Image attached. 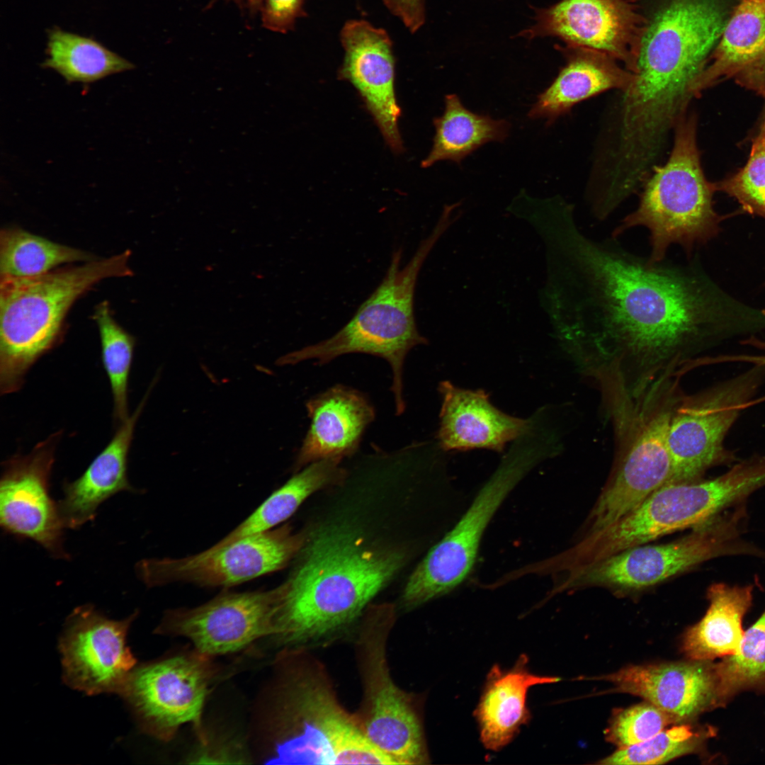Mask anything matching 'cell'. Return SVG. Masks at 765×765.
<instances>
[{"mask_svg":"<svg viewBox=\"0 0 765 765\" xmlns=\"http://www.w3.org/2000/svg\"><path fill=\"white\" fill-rule=\"evenodd\" d=\"M574 212L558 200L530 220L545 249L542 306L560 346L584 370L638 395L704 336L706 288L691 267L651 263L618 239L590 237Z\"/></svg>","mask_w":765,"mask_h":765,"instance_id":"obj_1","label":"cell"},{"mask_svg":"<svg viewBox=\"0 0 765 765\" xmlns=\"http://www.w3.org/2000/svg\"><path fill=\"white\" fill-rule=\"evenodd\" d=\"M398 548L370 542L353 526L307 533L288 578L277 586L273 639L306 647L346 629L406 561Z\"/></svg>","mask_w":765,"mask_h":765,"instance_id":"obj_2","label":"cell"},{"mask_svg":"<svg viewBox=\"0 0 765 765\" xmlns=\"http://www.w3.org/2000/svg\"><path fill=\"white\" fill-rule=\"evenodd\" d=\"M620 117L649 137L669 135L695 98L693 86L727 22L718 0H657L648 15Z\"/></svg>","mask_w":765,"mask_h":765,"instance_id":"obj_3","label":"cell"},{"mask_svg":"<svg viewBox=\"0 0 765 765\" xmlns=\"http://www.w3.org/2000/svg\"><path fill=\"white\" fill-rule=\"evenodd\" d=\"M261 711L266 762L395 764L340 703L324 664L306 647L283 648Z\"/></svg>","mask_w":765,"mask_h":765,"instance_id":"obj_4","label":"cell"},{"mask_svg":"<svg viewBox=\"0 0 765 765\" xmlns=\"http://www.w3.org/2000/svg\"><path fill=\"white\" fill-rule=\"evenodd\" d=\"M130 251L27 278H0V392L18 391L30 368L56 347L73 304L99 281L130 276Z\"/></svg>","mask_w":765,"mask_h":765,"instance_id":"obj_5","label":"cell"},{"mask_svg":"<svg viewBox=\"0 0 765 765\" xmlns=\"http://www.w3.org/2000/svg\"><path fill=\"white\" fill-rule=\"evenodd\" d=\"M460 217L446 205L429 234L419 243L403 267L401 249L393 251L380 283L359 306L351 319L327 339L307 346L280 358L279 364H295L315 360L317 365L329 363L348 353H361L384 358L392 373L391 390L396 414L405 409L403 396V366L409 351L427 344L418 331L414 314V293L420 270L433 248Z\"/></svg>","mask_w":765,"mask_h":765,"instance_id":"obj_6","label":"cell"},{"mask_svg":"<svg viewBox=\"0 0 765 765\" xmlns=\"http://www.w3.org/2000/svg\"><path fill=\"white\" fill-rule=\"evenodd\" d=\"M674 135L667 161L654 167L642 186L638 207L621 220L611 236L618 239L633 228H645L651 263L664 261L672 245L691 256L696 246L718 234L722 218L714 209L715 184L707 180L701 164L696 115L681 117Z\"/></svg>","mask_w":765,"mask_h":765,"instance_id":"obj_7","label":"cell"},{"mask_svg":"<svg viewBox=\"0 0 765 765\" xmlns=\"http://www.w3.org/2000/svg\"><path fill=\"white\" fill-rule=\"evenodd\" d=\"M498 468L481 488L455 526L414 569L402 604L414 608L452 591L475 564L481 538L493 515L519 481L553 453L548 438L531 430L515 441Z\"/></svg>","mask_w":765,"mask_h":765,"instance_id":"obj_8","label":"cell"},{"mask_svg":"<svg viewBox=\"0 0 765 765\" xmlns=\"http://www.w3.org/2000/svg\"><path fill=\"white\" fill-rule=\"evenodd\" d=\"M356 641L362 701L353 713L369 741L395 764L429 761L423 725L413 696L392 678L387 642L395 621L390 604L369 605L363 613Z\"/></svg>","mask_w":765,"mask_h":765,"instance_id":"obj_9","label":"cell"},{"mask_svg":"<svg viewBox=\"0 0 765 765\" xmlns=\"http://www.w3.org/2000/svg\"><path fill=\"white\" fill-rule=\"evenodd\" d=\"M734 484L725 475L668 483L608 527L586 535L549 561L551 570L570 572L672 532L698 526L733 504Z\"/></svg>","mask_w":765,"mask_h":765,"instance_id":"obj_10","label":"cell"},{"mask_svg":"<svg viewBox=\"0 0 765 765\" xmlns=\"http://www.w3.org/2000/svg\"><path fill=\"white\" fill-rule=\"evenodd\" d=\"M742 517V509L718 514L674 542L635 546L572 570L558 589L586 586L643 589L716 556L749 550L737 543Z\"/></svg>","mask_w":765,"mask_h":765,"instance_id":"obj_11","label":"cell"},{"mask_svg":"<svg viewBox=\"0 0 765 765\" xmlns=\"http://www.w3.org/2000/svg\"><path fill=\"white\" fill-rule=\"evenodd\" d=\"M765 368L749 370L676 403L667 444L672 463L671 483L701 480L709 468L735 460L725 437L756 394Z\"/></svg>","mask_w":765,"mask_h":765,"instance_id":"obj_12","label":"cell"},{"mask_svg":"<svg viewBox=\"0 0 765 765\" xmlns=\"http://www.w3.org/2000/svg\"><path fill=\"white\" fill-rule=\"evenodd\" d=\"M307 538V532L294 533L285 523L198 554L142 560L136 565V573L148 587L174 583L232 586L285 568Z\"/></svg>","mask_w":765,"mask_h":765,"instance_id":"obj_13","label":"cell"},{"mask_svg":"<svg viewBox=\"0 0 765 765\" xmlns=\"http://www.w3.org/2000/svg\"><path fill=\"white\" fill-rule=\"evenodd\" d=\"M211 657L194 649L132 670L120 695L144 732L167 741L192 723L203 732L202 713L217 671Z\"/></svg>","mask_w":765,"mask_h":765,"instance_id":"obj_14","label":"cell"},{"mask_svg":"<svg viewBox=\"0 0 765 765\" xmlns=\"http://www.w3.org/2000/svg\"><path fill=\"white\" fill-rule=\"evenodd\" d=\"M277 601V586L225 591L198 606L166 611L155 633L184 637L209 657L236 652L272 636Z\"/></svg>","mask_w":765,"mask_h":765,"instance_id":"obj_15","label":"cell"},{"mask_svg":"<svg viewBox=\"0 0 765 765\" xmlns=\"http://www.w3.org/2000/svg\"><path fill=\"white\" fill-rule=\"evenodd\" d=\"M62 431L38 443L26 455L2 463L0 525L7 533L30 539L57 559H67L63 547L64 526L57 503L50 494L55 453Z\"/></svg>","mask_w":765,"mask_h":765,"instance_id":"obj_16","label":"cell"},{"mask_svg":"<svg viewBox=\"0 0 765 765\" xmlns=\"http://www.w3.org/2000/svg\"><path fill=\"white\" fill-rule=\"evenodd\" d=\"M136 616L114 620L91 604L76 607L67 618L60 639L64 681L88 695H120L136 664L126 645Z\"/></svg>","mask_w":765,"mask_h":765,"instance_id":"obj_17","label":"cell"},{"mask_svg":"<svg viewBox=\"0 0 765 765\" xmlns=\"http://www.w3.org/2000/svg\"><path fill=\"white\" fill-rule=\"evenodd\" d=\"M645 21L630 0H561L540 12L529 34L553 35L569 47L606 53L633 73Z\"/></svg>","mask_w":765,"mask_h":765,"instance_id":"obj_18","label":"cell"},{"mask_svg":"<svg viewBox=\"0 0 765 765\" xmlns=\"http://www.w3.org/2000/svg\"><path fill=\"white\" fill-rule=\"evenodd\" d=\"M673 409L669 404L662 407L640 426L593 507L585 536L608 527L671 483L672 463L667 432Z\"/></svg>","mask_w":765,"mask_h":765,"instance_id":"obj_19","label":"cell"},{"mask_svg":"<svg viewBox=\"0 0 765 765\" xmlns=\"http://www.w3.org/2000/svg\"><path fill=\"white\" fill-rule=\"evenodd\" d=\"M340 36L345 55L339 79L357 90L392 152H402L398 128L401 108L395 94V60L389 35L366 21L351 20L345 23Z\"/></svg>","mask_w":765,"mask_h":765,"instance_id":"obj_20","label":"cell"},{"mask_svg":"<svg viewBox=\"0 0 765 765\" xmlns=\"http://www.w3.org/2000/svg\"><path fill=\"white\" fill-rule=\"evenodd\" d=\"M600 679L617 691L638 696L685 721L722 705L716 664L692 660L630 665Z\"/></svg>","mask_w":765,"mask_h":765,"instance_id":"obj_21","label":"cell"},{"mask_svg":"<svg viewBox=\"0 0 765 765\" xmlns=\"http://www.w3.org/2000/svg\"><path fill=\"white\" fill-rule=\"evenodd\" d=\"M438 391L441 407L437 440L442 450L484 448L501 453L533 426L534 416L525 419L502 412L483 390L463 389L444 380Z\"/></svg>","mask_w":765,"mask_h":765,"instance_id":"obj_22","label":"cell"},{"mask_svg":"<svg viewBox=\"0 0 765 765\" xmlns=\"http://www.w3.org/2000/svg\"><path fill=\"white\" fill-rule=\"evenodd\" d=\"M729 79L765 98V0H740L695 81V98Z\"/></svg>","mask_w":765,"mask_h":765,"instance_id":"obj_23","label":"cell"},{"mask_svg":"<svg viewBox=\"0 0 765 765\" xmlns=\"http://www.w3.org/2000/svg\"><path fill=\"white\" fill-rule=\"evenodd\" d=\"M310 426L295 462L297 471L325 458L343 459L356 451L363 433L375 419L368 398L351 387L337 385L306 403Z\"/></svg>","mask_w":765,"mask_h":765,"instance_id":"obj_24","label":"cell"},{"mask_svg":"<svg viewBox=\"0 0 765 765\" xmlns=\"http://www.w3.org/2000/svg\"><path fill=\"white\" fill-rule=\"evenodd\" d=\"M149 392L134 412L117 427L114 436L76 480L64 482L57 503L65 528L76 529L96 516L98 506L114 494L135 492L128 480V459L134 430Z\"/></svg>","mask_w":765,"mask_h":765,"instance_id":"obj_25","label":"cell"},{"mask_svg":"<svg viewBox=\"0 0 765 765\" xmlns=\"http://www.w3.org/2000/svg\"><path fill=\"white\" fill-rule=\"evenodd\" d=\"M567 63L552 84L538 97L528 113L531 119H545L552 125L577 103L604 91H625L634 74L621 68L606 53L585 47H569Z\"/></svg>","mask_w":765,"mask_h":765,"instance_id":"obj_26","label":"cell"},{"mask_svg":"<svg viewBox=\"0 0 765 765\" xmlns=\"http://www.w3.org/2000/svg\"><path fill=\"white\" fill-rule=\"evenodd\" d=\"M557 681L556 677L532 673L525 655L510 669L494 666L475 712L483 745L492 751L507 745L530 719L526 706L528 689Z\"/></svg>","mask_w":765,"mask_h":765,"instance_id":"obj_27","label":"cell"},{"mask_svg":"<svg viewBox=\"0 0 765 765\" xmlns=\"http://www.w3.org/2000/svg\"><path fill=\"white\" fill-rule=\"evenodd\" d=\"M705 616L686 633L683 650L691 660L711 661L735 654L744 635L742 619L752 605V586L712 584Z\"/></svg>","mask_w":765,"mask_h":765,"instance_id":"obj_28","label":"cell"},{"mask_svg":"<svg viewBox=\"0 0 765 765\" xmlns=\"http://www.w3.org/2000/svg\"><path fill=\"white\" fill-rule=\"evenodd\" d=\"M341 459L325 458L310 463L273 492L249 517L212 547H221L241 538L269 531L288 519L312 494L339 486L346 471Z\"/></svg>","mask_w":765,"mask_h":765,"instance_id":"obj_29","label":"cell"},{"mask_svg":"<svg viewBox=\"0 0 765 765\" xmlns=\"http://www.w3.org/2000/svg\"><path fill=\"white\" fill-rule=\"evenodd\" d=\"M434 143L429 155L421 164L423 168L443 160L460 164L482 145L504 141L511 127L506 120H497L487 114L472 112L455 94L445 96V110L441 116L434 119Z\"/></svg>","mask_w":765,"mask_h":765,"instance_id":"obj_30","label":"cell"},{"mask_svg":"<svg viewBox=\"0 0 765 765\" xmlns=\"http://www.w3.org/2000/svg\"><path fill=\"white\" fill-rule=\"evenodd\" d=\"M46 56L42 67L55 70L68 83H92L135 67L98 41L59 28L48 33Z\"/></svg>","mask_w":765,"mask_h":765,"instance_id":"obj_31","label":"cell"},{"mask_svg":"<svg viewBox=\"0 0 765 765\" xmlns=\"http://www.w3.org/2000/svg\"><path fill=\"white\" fill-rule=\"evenodd\" d=\"M96 259L19 227H6L0 232V278L37 276L62 264Z\"/></svg>","mask_w":765,"mask_h":765,"instance_id":"obj_32","label":"cell"},{"mask_svg":"<svg viewBox=\"0 0 765 765\" xmlns=\"http://www.w3.org/2000/svg\"><path fill=\"white\" fill-rule=\"evenodd\" d=\"M93 318L99 331L101 360L110 382L113 421L118 427L130 416L128 388L135 339L113 317L107 301L97 305Z\"/></svg>","mask_w":765,"mask_h":765,"instance_id":"obj_33","label":"cell"},{"mask_svg":"<svg viewBox=\"0 0 765 765\" xmlns=\"http://www.w3.org/2000/svg\"><path fill=\"white\" fill-rule=\"evenodd\" d=\"M715 664L722 704L742 689L765 684V611L744 633L737 652Z\"/></svg>","mask_w":765,"mask_h":765,"instance_id":"obj_34","label":"cell"},{"mask_svg":"<svg viewBox=\"0 0 765 765\" xmlns=\"http://www.w3.org/2000/svg\"><path fill=\"white\" fill-rule=\"evenodd\" d=\"M715 184L717 191L735 198L744 211L765 218V111L745 164Z\"/></svg>","mask_w":765,"mask_h":765,"instance_id":"obj_35","label":"cell"},{"mask_svg":"<svg viewBox=\"0 0 765 765\" xmlns=\"http://www.w3.org/2000/svg\"><path fill=\"white\" fill-rule=\"evenodd\" d=\"M699 735L683 725L664 730L641 743L618 749L599 762L606 765L662 764L693 752Z\"/></svg>","mask_w":765,"mask_h":765,"instance_id":"obj_36","label":"cell"},{"mask_svg":"<svg viewBox=\"0 0 765 765\" xmlns=\"http://www.w3.org/2000/svg\"><path fill=\"white\" fill-rule=\"evenodd\" d=\"M678 722L668 712L647 701L618 710L605 732L606 739L618 747L641 743Z\"/></svg>","mask_w":765,"mask_h":765,"instance_id":"obj_37","label":"cell"},{"mask_svg":"<svg viewBox=\"0 0 765 765\" xmlns=\"http://www.w3.org/2000/svg\"><path fill=\"white\" fill-rule=\"evenodd\" d=\"M303 0H263L261 18L264 26L272 31L286 33L293 28L302 16Z\"/></svg>","mask_w":765,"mask_h":765,"instance_id":"obj_38","label":"cell"},{"mask_svg":"<svg viewBox=\"0 0 765 765\" xmlns=\"http://www.w3.org/2000/svg\"><path fill=\"white\" fill-rule=\"evenodd\" d=\"M387 8L399 17L412 33L424 22V0H383Z\"/></svg>","mask_w":765,"mask_h":765,"instance_id":"obj_39","label":"cell"},{"mask_svg":"<svg viewBox=\"0 0 765 765\" xmlns=\"http://www.w3.org/2000/svg\"><path fill=\"white\" fill-rule=\"evenodd\" d=\"M743 344L751 346L761 351L759 354L754 355H730L720 356L714 358L715 363L739 362L747 363L765 368V340L752 336L742 341Z\"/></svg>","mask_w":765,"mask_h":765,"instance_id":"obj_40","label":"cell"},{"mask_svg":"<svg viewBox=\"0 0 765 765\" xmlns=\"http://www.w3.org/2000/svg\"><path fill=\"white\" fill-rule=\"evenodd\" d=\"M246 6L251 11H256L261 7L263 0H232Z\"/></svg>","mask_w":765,"mask_h":765,"instance_id":"obj_41","label":"cell"}]
</instances>
